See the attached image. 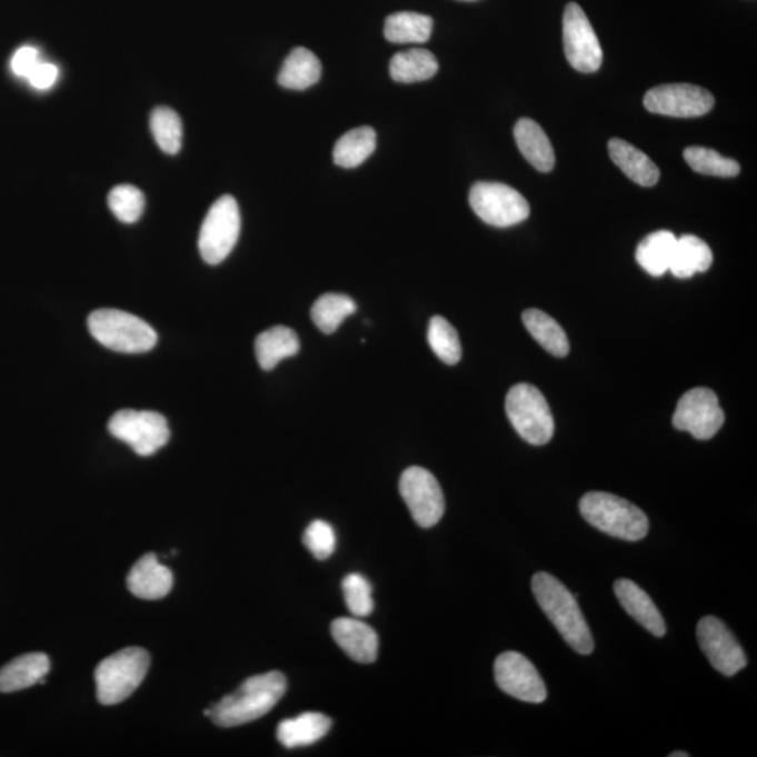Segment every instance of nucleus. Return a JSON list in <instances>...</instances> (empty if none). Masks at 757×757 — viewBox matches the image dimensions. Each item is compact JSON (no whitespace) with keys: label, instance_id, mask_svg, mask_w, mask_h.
<instances>
[{"label":"nucleus","instance_id":"nucleus-37","mask_svg":"<svg viewBox=\"0 0 757 757\" xmlns=\"http://www.w3.org/2000/svg\"><path fill=\"white\" fill-rule=\"evenodd\" d=\"M303 545L318 560H327L336 550V531L326 520H315L305 530Z\"/></svg>","mask_w":757,"mask_h":757},{"label":"nucleus","instance_id":"nucleus-7","mask_svg":"<svg viewBox=\"0 0 757 757\" xmlns=\"http://www.w3.org/2000/svg\"><path fill=\"white\" fill-rule=\"evenodd\" d=\"M241 228L240 209L232 196L220 197L203 219L198 247L207 265L217 266L235 249Z\"/></svg>","mask_w":757,"mask_h":757},{"label":"nucleus","instance_id":"nucleus-34","mask_svg":"<svg viewBox=\"0 0 757 757\" xmlns=\"http://www.w3.org/2000/svg\"><path fill=\"white\" fill-rule=\"evenodd\" d=\"M687 165L697 173L716 177H735L739 175L740 166L737 160L724 158L716 150L691 147L684 152Z\"/></svg>","mask_w":757,"mask_h":757},{"label":"nucleus","instance_id":"nucleus-35","mask_svg":"<svg viewBox=\"0 0 757 757\" xmlns=\"http://www.w3.org/2000/svg\"><path fill=\"white\" fill-rule=\"evenodd\" d=\"M109 207L118 220L123 223H136L141 219L145 209V196L139 188L121 185L112 188L109 195Z\"/></svg>","mask_w":757,"mask_h":757},{"label":"nucleus","instance_id":"nucleus-23","mask_svg":"<svg viewBox=\"0 0 757 757\" xmlns=\"http://www.w3.org/2000/svg\"><path fill=\"white\" fill-rule=\"evenodd\" d=\"M300 342L297 332L286 326H276L256 338L255 351L261 369L272 370L283 359L297 356Z\"/></svg>","mask_w":757,"mask_h":757},{"label":"nucleus","instance_id":"nucleus-38","mask_svg":"<svg viewBox=\"0 0 757 757\" xmlns=\"http://www.w3.org/2000/svg\"><path fill=\"white\" fill-rule=\"evenodd\" d=\"M40 62L39 50L34 47L26 46L19 48V50L14 52L10 67H12L14 74L27 79Z\"/></svg>","mask_w":757,"mask_h":757},{"label":"nucleus","instance_id":"nucleus-41","mask_svg":"<svg viewBox=\"0 0 757 757\" xmlns=\"http://www.w3.org/2000/svg\"><path fill=\"white\" fill-rule=\"evenodd\" d=\"M465 2H475V0H465Z\"/></svg>","mask_w":757,"mask_h":757},{"label":"nucleus","instance_id":"nucleus-36","mask_svg":"<svg viewBox=\"0 0 757 757\" xmlns=\"http://www.w3.org/2000/svg\"><path fill=\"white\" fill-rule=\"evenodd\" d=\"M343 599L348 610L356 617H367L372 614L375 604L372 587L361 574H350L342 581Z\"/></svg>","mask_w":757,"mask_h":757},{"label":"nucleus","instance_id":"nucleus-25","mask_svg":"<svg viewBox=\"0 0 757 757\" xmlns=\"http://www.w3.org/2000/svg\"><path fill=\"white\" fill-rule=\"evenodd\" d=\"M321 63L308 48L298 47L289 53L278 73V83L289 90H306L319 82Z\"/></svg>","mask_w":757,"mask_h":757},{"label":"nucleus","instance_id":"nucleus-22","mask_svg":"<svg viewBox=\"0 0 757 757\" xmlns=\"http://www.w3.org/2000/svg\"><path fill=\"white\" fill-rule=\"evenodd\" d=\"M609 155L617 168L638 186L653 187L659 180V169L640 149L622 139H610Z\"/></svg>","mask_w":757,"mask_h":757},{"label":"nucleus","instance_id":"nucleus-6","mask_svg":"<svg viewBox=\"0 0 757 757\" xmlns=\"http://www.w3.org/2000/svg\"><path fill=\"white\" fill-rule=\"evenodd\" d=\"M505 410L512 427L526 442L541 447L550 442L555 434L549 405L535 386L519 384L508 391Z\"/></svg>","mask_w":757,"mask_h":757},{"label":"nucleus","instance_id":"nucleus-20","mask_svg":"<svg viewBox=\"0 0 757 757\" xmlns=\"http://www.w3.org/2000/svg\"><path fill=\"white\" fill-rule=\"evenodd\" d=\"M50 668L51 660L46 654L21 655L0 669V691L13 693L40 684Z\"/></svg>","mask_w":757,"mask_h":757},{"label":"nucleus","instance_id":"nucleus-14","mask_svg":"<svg viewBox=\"0 0 757 757\" xmlns=\"http://www.w3.org/2000/svg\"><path fill=\"white\" fill-rule=\"evenodd\" d=\"M494 675L499 689L515 699L534 705L547 699L545 680L522 654L508 651L499 655L494 665Z\"/></svg>","mask_w":757,"mask_h":757},{"label":"nucleus","instance_id":"nucleus-11","mask_svg":"<svg viewBox=\"0 0 757 757\" xmlns=\"http://www.w3.org/2000/svg\"><path fill=\"white\" fill-rule=\"evenodd\" d=\"M400 494L421 528H432L442 519L444 492L431 471L418 466L408 467L401 475Z\"/></svg>","mask_w":757,"mask_h":757},{"label":"nucleus","instance_id":"nucleus-19","mask_svg":"<svg viewBox=\"0 0 757 757\" xmlns=\"http://www.w3.org/2000/svg\"><path fill=\"white\" fill-rule=\"evenodd\" d=\"M514 136L520 153L536 170L549 173L555 168V149L538 122L522 118L515 126Z\"/></svg>","mask_w":757,"mask_h":757},{"label":"nucleus","instance_id":"nucleus-16","mask_svg":"<svg viewBox=\"0 0 757 757\" xmlns=\"http://www.w3.org/2000/svg\"><path fill=\"white\" fill-rule=\"evenodd\" d=\"M331 635L348 657L361 664L378 658L379 637L372 627L353 617H338L331 622Z\"/></svg>","mask_w":757,"mask_h":757},{"label":"nucleus","instance_id":"nucleus-13","mask_svg":"<svg viewBox=\"0 0 757 757\" xmlns=\"http://www.w3.org/2000/svg\"><path fill=\"white\" fill-rule=\"evenodd\" d=\"M644 106L654 114L695 118L710 112L714 96L700 86L689 83L660 84L647 91Z\"/></svg>","mask_w":757,"mask_h":757},{"label":"nucleus","instance_id":"nucleus-26","mask_svg":"<svg viewBox=\"0 0 757 757\" xmlns=\"http://www.w3.org/2000/svg\"><path fill=\"white\" fill-rule=\"evenodd\" d=\"M389 69L395 82L416 83L434 78L439 66L431 51L415 48V50L396 53L391 58Z\"/></svg>","mask_w":757,"mask_h":757},{"label":"nucleus","instance_id":"nucleus-31","mask_svg":"<svg viewBox=\"0 0 757 757\" xmlns=\"http://www.w3.org/2000/svg\"><path fill=\"white\" fill-rule=\"evenodd\" d=\"M357 303L342 293H326L316 300L311 308V320L325 335L337 331L342 321L356 313Z\"/></svg>","mask_w":757,"mask_h":757},{"label":"nucleus","instance_id":"nucleus-28","mask_svg":"<svg viewBox=\"0 0 757 757\" xmlns=\"http://www.w3.org/2000/svg\"><path fill=\"white\" fill-rule=\"evenodd\" d=\"M524 325L531 337L555 357H567L570 352V341L566 331L557 321L539 309L526 310L522 316Z\"/></svg>","mask_w":757,"mask_h":757},{"label":"nucleus","instance_id":"nucleus-39","mask_svg":"<svg viewBox=\"0 0 757 757\" xmlns=\"http://www.w3.org/2000/svg\"><path fill=\"white\" fill-rule=\"evenodd\" d=\"M58 79V68L52 63L40 62L34 71L27 78L30 84L37 90H48L56 84Z\"/></svg>","mask_w":757,"mask_h":757},{"label":"nucleus","instance_id":"nucleus-18","mask_svg":"<svg viewBox=\"0 0 757 757\" xmlns=\"http://www.w3.org/2000/svg\"><path fill=\"white\" fill-rule=\"evenodd\" d=\"M616 598L622 608L636 621L655 637H664L667 633L664 617L649 595L630 579H617L615 582Z\"/></svg>","mask_w":757,"mask_h":757},{"label":"nucleus","instance_id":"nucleus-30","mask_svg":"<svg viewBox=\"0 0 757 757\" xmlns=\"http://www.w3.org/2000/svg\"><path fill=\"white\" fill-rule=\"evenodd\" d=\"M376 149V132L370 127H359L338 139L332 152L335 163L343 169L361 166Z\"/></svg>","mask_w":757,"mask_h":757},{"label":"nucleus","instance_id":"nucleus-27","mask_svg":"<svg viewBox=\"0 0 757 757\" xmlns=\"http://www.w3.org/2000/svg\"><path fill=\"white\" fill-rule=\"evenodd\" d=\"M676 236L669 230L648 235L637 247L636 259L649 276L663 277L669 271L676 246Z\"/></svg>","mask_w":757,"mask_h":757},{"label":"nucleus","instance_id":"nucleus-24","mask_svg":"<svg viewBox=\"0 0 757 757\" xmlns=\"http://www.w3.org/2000/svg\"><path fill=\"white\" fill-rule=\"evenodd\" d=\"M713 265V251L705 240L697 236L685 235L676 240L673 261L669 271L676 278L685 279L695 273L710 270Z\"/></svg>","mask_w":757,"mask_h":757},{"label":"nucleus","instance_id":"nucleus-21","mask_svg":"<svg viewBox=\"0 0 757 757\" xmlns=\"http://www.w3.org/2000/svg\"><path fill=\"white\" fill-rule=\"evenodd\" d=\"M331 725V719L325 714L305 713L279 723L277 738L286 748H300L319 743L329 734Z\"/></svg>","mask_w":757,"mask_h":757},{"label":"nucleus","instance_id":"nucleus-17","mask_svg":"<svg viewBox=\"0 0 757 757\" xmlns=\"http://www.w3.org/2000/svg\"><path fill=\"white\" fill-rule=\"evenodd\" d=\"M173 572L163 566L153 552L139 558L136 566L128 574L127 585L137 598L156 600L162 599L173 588Z\"/></svg>","mask_w":757,"mask_h":757},{"label":"nucleus","instance_id":"nucleus-4","mask_svg":"<svg viewBox=\"0 0 757 757\" xmlns=\"http://www.w3.org/2000/svg\"><path fill=\"white\" fill-rule=\"evenodd\" d=\"M88 326L101 346L116 352L143 353L153 350L158 342V335L147 321L122 310H94Z\"/></svg>","mask_w":757,"mask_h":757},{"label":"nucleus","instance_id":"nucleus-40","mask_svg":"<svg viewBox=\"0 0 757 757\" xmlns=\"http://www.w3.org/2000/svg\"><path fill=\"white\" fill-rule=\"evenodd\" d=\"M669 757H689V754H686V751H674Z\"/></svg>","mask_w":757,"mask_h":757},{"label":"nucleus","instance_id":"nucleus-8","mask_svg":"<svg viewBox=\"0 0 757 757\" xmlns=\"http://www.w3.org/2000/svg\"><path fill=\"white\" fill-rule=\"evenodd\" d=\"M472 211L482 222L496 228H509L529 218L530 207L515 188L501 182H476L469 196Z\"/></svg>","mask_w":757,"mask_h":757},{"label":"nucleus","instance_id":"nucleus-1","mask_svg":"<svg viewBox=\"0 0 757 757\" xmlns=\"http://www.w3.org/2000/svg\"><path fill=\"white\" fill-rule=\"evenodd\" d=\"M286 691V676L272 670L245 680L238 690L223 697L203 714L219 727H239L265 717L282 699Z\"/></svg>","mask_w":757,"mask_h":757},{"label":"nucleus","instance_id":"nucleus-2","mask_svg":"<svg viewBox=\"0 0 757 757\" xmlns=\"http://www.w3.org/2000/svg\"><path fill=\"white\" fill-rule=\"evenodd\" d=\"M531 590L540 609L545 611L547 619L555 625L568 646L578 654L592 653L595 648L592 633L579 609L577 596L547 572L535 574L531 579Z\"/></svg>","mask_w":757,"mask_h":757},{"label":"nucleus","instance_id":"nucleus-10","mask_svg":"<svg viewBox=\"0 0 757 757\" xmlns=\"http://www.w3.org/2000/svg\"><path fill=\"white\" fill-rule=\"evenodd\" d=\"M562 39L566 57L574 69L582 73L599 71L604 62L602 47L587 14L577 3H568L564 12Z\"/></svg>","mask_w":757,"mask_h":757},{"label":"nucleus","instance_id":"nucleus-12","mask_svg":"<svg viewBox=\"0 0 757 757\" xmlns=\"http://www.w3.org/2000/svg\"><path fill=\"white\" fill-rule=\"evenodd\" d=\"M725 421L718 397L707 388H696L680 397L674 415V427L696 439H711Z\"/></svg>","mask_w":757,"mask_h":757},{"label":"nucleus","instance_id":"nucleus-32","mask_svg":"<svg viewBox=\"0 0 757 757\" xmlns=\"http://www.w3.org/2000/svg\"><path fill=\"white\" fill-rule=\"evenodd\" d=\"M150 131L158 147L165 153L176 155L180 152L182 145V122L175 110L169 107H156L150 114Z\"/></svg>","mask_w":757,"mask_h":757},{"label":"nucleus","instance_id":"nucleus-29","mask_svg":"<svg viewBox=\"0 0 757 757\" xmlns=\"http://www.w3.org/2000/svg\"><path fill=\"white\" fill-rule=\"evenodd\" d=\"M434 20L427 14L399 12L390 14L385 23L386 40L395 44L427 42L432 34Z\"/></svg>","mask_w":757,"mask_h":757},{"label":"nucleus","instance_id":"nucleus-5","mask_svg":"<svg viewBox=\"0 0 757 757\" xmlns=\"http://www.w3.org/2000/svg\"><path fill=\"white\" fill-rule=\"evenodd\" d=\"M150 667V655L143 648L130 647L101 660L94 679L98 699L103 706L127 700L141 686Z\"/></svg>","mask_w":757,"mask_h":757},{"label":"nucleus","instance_id":"nucleus-3","mask_svg":"<svg viewBox=\"0 0 757 757\" xmlns=\"http://www.w3.org/2000/svg\"><path fill=\"white\" fill-rule=\"evenodd\" d=\"M579 511L589 525L616 539L638 541L648 534L647 515L635 504L614 494H585L579 502Z\"/></svg>","mask_w":757,"mask_h":757},{"label":"nucleus","instance_id":"nucleus-15","mask_svg":"<svg viewBox=\"0 0 757 757\" xmlns=\"http://www.w3.org/2000/svg\"><path fill=\"white\" fill-rule=\"evenodd\" d=\"M697 638H699L703 653L719 674L737 675L748 664V658L737 638L717 617H703L697 625Z\"/></svg>","mask_w":757,"mask_h":757},{"label":"nucleus","instance_id":"nucleus-33","mask_svg":"<svg viewBox=\"0 0 757 757\" xmlns=\"http://www.w3.org/2000/svg\"><path fill=\"white\" fill-rule=\"evenodd\" d=\"M428 342L435 356L447 365H456L461 358L458 331L447 319L435 316L428 326Z\"/></svg>","mask_w":757,"mask_h":757},{"label":"nucleus","instance_id":"nucleus-9","mask_svg":"<svg viewBox=\"0 0 757 757\" xmlns=\"http://www.w3.org/2000/svg\"><path fill=\"white\" fill-rule=\"evenodd\" d=\"M112 437L130 445L139 456H152L170 439L168 420L159 412L121 410L111 417Z\"/></svg>","mask_w":757,"mask_h":757}]
</instances>
